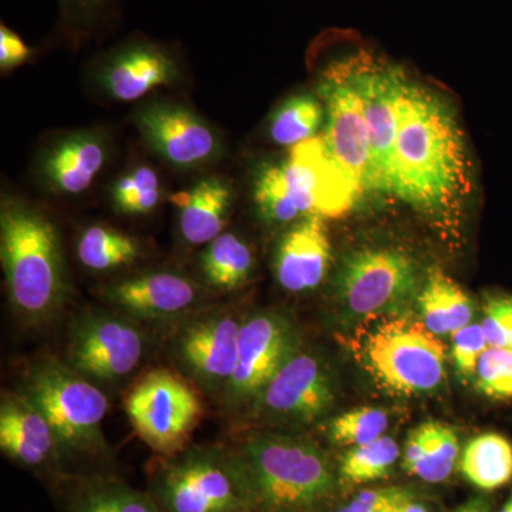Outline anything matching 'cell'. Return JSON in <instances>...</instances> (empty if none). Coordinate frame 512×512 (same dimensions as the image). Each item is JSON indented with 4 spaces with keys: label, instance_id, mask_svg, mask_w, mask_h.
I'll use <instances>...</instances> for the list:
<instances>
[{
    "label": "cell",
    "instance_id": "cell-1",
    "mask_svg": "<svg viewBox=\"0 0 512 512\" xmlns=\"http://www.w3.org/2000/svg\"><path fill=\"white\" fill-rule=\"evenodd\" d=\"M470 188V163L456 114L427 87L409 82L400 103L392 195L429 215L451 211Z\"/></svg>",
    "mask_w": 512,
    "mask_h": 512
},
{
    "label": "cell",
    "instance_id": "cell-2",
    "mask_svg": "<svg viewBox=\"0 0 512 512\" xmlns=\"http://www.w3.org/2000/svg\"><path fill=\"white\" fill-rule=\"evenodd\" d=\"M254 512H322L339 477L311 440L258 436L231 451Z\"/></svg>",
    "mask_w": 512,
    "mask_h": 512
},
{
    "label": "cell",
    "instance_id": "cell-3",
    "mask_svg": "<svg viewBox=\"0 0 512 512\" xmlns=\"http://www.w3.org/2000/svg\"><path fill=\"white\" fill-rule=\"evenodd\" d=\"M254 200L266 221L289 224L312 215H345L360 195L330 157L323 138L313 137L292 147L282 163L259 171Z\"/></svg>",
    "mask_w": 512,
    "mask_h": 512
},
{
    "label": "cell",
    "instance_id": "cell-4",
    "mask_svg": "<svg viewBox=\"0 0 512 512\" xmlns=\"http://www.w3.org/2000/svg\"><path fill=\"white\" fill-rule=\"evenodd\" d=\"M0 254L13 306L33 319L55 311L66 278L59 235L49 218L25 202H3Z\"/></svg>",
    "mask_w": 512,
    "mask_h": 512
},
{
    "label": "cell",
    "instance_id": "cell-5",
    "mask_svg": "<svg viewBox=\"0 0 512 512\" xmlns=\"http://www.w3.org/2000/svg\"><path fill=\"white\" fill-rule=\"evenodd\" d=\"M363 367L389 392H433L446 377V348L434 333L409 318H384L356 340Z\"/></svg>",
    "mask_w": 512,
    "mask_h": 512
},
{
    "label": "cell",
    "instance_id": "cell-6",
    "mask_svg": "<svg viewBox=\"0 0 512 512\" xmlns=\"http://www.w3.org/2000/svg\"><path fill=\"white\" fill-rule=\"evenodd\" d=\"M151 491L161 512H254L231 451L191 448L157 464Z\"/></svg>",
    "mask_w": 512,
    "mask_h": 512
},
{
    "label": "cell",
    "instance_id": "cell-7",
    "mask_svg": "<svg viewBox=\"0 0 512 512\" xmlns=\"http://www.w3.org/2000/svg\"><path fill=\"white\" fill-rule=\"evenodd\" d=\"M345 53L369 133L372 153L369 192L392 195L400 103L410 80L403 67L377 55L370 47L357 46Z\"/></svg>",
    "mask_w": 512,
    "mask_h": 512
},
{
    "label": "cell",
    "instance_id": "cell-8",
    "mask_svg": "<svg viewBox=\"0 0 512 512\" xmlns=\"http://www.w3.org/2000/svg\"><path fill=\"white\" fill-rule=\"evenodd\" d=\"M26 396L49 421L60 450L93 451L103 446L101 423L109 400L99 387L66 367L49 365L30 377Z\"/></svg>",
    "mask_w": 512,
    "mask_h": 512
},
{
    "label": "cell",
    "instance_id": "cell-9",
    "mask_svg": "<svg viewBox=\"0 0 512 512\" xmlns=\"http://www.w3.org/2000/svg\"><path fill=\"white\" fill-rule=\"evenodd\" d=\"M126 412L134 430L163 457L184 450L202 416L197 392L167 369L147 373L126 397Z\"/></svg>",
    "mask_w": 512,
    "mask_h": 512
},
{
    "label": "cell",
    "instance_id": "cell-10",
    "mask_svg": "<svg viewBox=\"0 0 512 512\" xmlns=\"http://www.w3.org/2000/svg\"><path fill=\"white\" fill-rule=\"evenodd\" d=\"M322 76L319 94L326 111L322 138L330 157L362 197L369 192L372 153L362 100L346 53L333 59Z\"/></svg>",
    "mask_w": 512,
    "mask_h": 512
},
{
    "label": "cell",
    "instance_id": "cell-11",
    "mask_svg": "<svg viewBox=\"0 0 512 512\" xmlns=\"http://www.w3.org/2000/svg\"><path fill=\"white\" fill-rule=\"evenodd\" d=\"M419 269L409 255L396 249H363L343 261L339 298L352 315H392L412 299Z\"/></svg>",
    "mask_w": 512,
    "mask_h": 512
},
{
    "label": "cell",
    "instance_id": "cell-12",
    "mask_svg": "<svg viewBox=\"0 0 512 512\" xmlns=\"http://www.w3.org/2000/svg\"><path fill=\"white\" fill-rule=\"evenodd\" d=\"M298 350V332L284 316L266 312L242 320L237 366L224 390L227 402L254 406L269 380Z\"/></svg>",
    "mask_w": 512,
    "mask_h": 512
},
{
    "label": "cell",
    "instance_id": "cell-13",
    "mask_svg": "<svg viewBox=\"0 0 512 512\" xmlns=\"http://www.w3.org/2000/svg\"><path fill=\"white\" fill-rule=\"evenodd\" d=\"M333 402L335 392L325 365L298 350L266 384L254 410L268 423L305 426L325 416Z\"/></svg>",
    "mask_w": 512,
    "mask_h": 512
},
{
    "label": "cell",
    "instance_id": "cell-14",
    "mask_svg": "<svg viewBox=\"0 0 512 512\" xmlns=\"http://www.w3.org/2000/svg\"><path fill=\"white\" fill-rule=\"evenodd\" d=\"M144 352L146 339L133 323L113 316H94L74 332L69 356L82 375L114 382L134 372Z\"/></svg>",
    "mask_w": 512,
    "mask_h": 512
},
{
    "label": "cell",
    "instance_id": "cell-15",
    "mask_svg": "<svg viewBox=\"0 0 512 512\" xmlns=\"http://www.w3.org/2000/svg\"><path fill=\"white\" fill-rule=\"evenodd\" d=\"M136 124L144 140L174 167H200L220 151L214 130L184 107L151 104L138 111Z\"/></svg>",
    "mask_w": 512,
    "mask_h": 512
},
{
    "label": "cell",
    "instance_id": "cell-16",
    "mask_svg": "<svg viewBox=\"0 0 512 512\" xmlns=\"http://www.w3.org/2000/svg\"><path fill=\"white\" fill-rule=\"evenodd\" d=\"M242 320L229 313H212L195 320L178 339V356L205 389H227L238 359Z\"/></svg>",
    "mask_w": 512,
    "mask_h": 512
},
{
    "label": "cell",
    "instance_id": "cell-17",
    "mask_svg": "<svg viewBox=\"0 0 512 512\" xmlns=\"http://www.w3.org/2000/svg\"><path fill=\"white\" fill-rule=\"evenodd\" d=\"M101 84L114 100L136 101L177 79L178 63L167 46L147 39L128 40L104 59Z\"/></svg>",
    "mask_w": 512,
    "mask_h": 512
},
{
    "label": "cell",
    "instance_id": "cell-18",
    "mask_svg": "<svg viewBox=\"0 0 512 512\" xmlns=\"http://www.w3.org/2000/svg\"><path fill=\"white\" fill-rule=\"evenodd\" d=\"M332 247L325 218H302L282 237L276 248L275 275L288 292L318 288L329 271Z\"/></svg>",
    "mask_w": 512,
    "mask_h": 512
},
{
    "label": "cell",
    "instance_id": "cell-19",
    "mask_svg": "<svg viewBox=\"0 0 512 512\" xmlns=\"http://www.w3.org/2000/svg\"><path fill=\"white\" fill-rule=\"evenodd\" d=\"M0 447L6 456L30 468H42L53 463L60 450L55 431L28 396L3 399Z\"/></svg>",
    "mask_w": 512,
    "mask_h": 512
},
{
    "label": "cell",
    "instance_id": "cell-20",
    "mask_svg": "<svg viewBox=\"0 0 512 512\" xmlns=\"http://www.w3.org/2000/svg\"><path fill=\"white\" fill-rule=\"evenodd\" d=\"M106 298L131 315L164 319L188 311L197 301L198 291L184 276L153 272L109 286Z\"/></svg>",
    "mask_w": 512,
    "mask_h": 512
},
{
    "label": "cell",
    "instance_id": "cell-21",
    "mask_svg": "<svg viewBox=\"0 0 512 512\" xmlns=\"http://www.w3.org/2000/svg\"><path fill=\"white\" fill-rule=\"evenodd\" d=\"M107 161V143L96 133H74L57 141L43 157L42 173L62 195L83 194Z\"/></svg>",
    "mask_w": 512,
    "mask_h": 512
},
{
    "label": "cell",
    "instance_id": "cell-22",
    "mask_svg": "<svg viewBox=\"0 0 512 512\" xmlns=\"http://www.w3.org/2000/svg\"><path fill=\"white\" fill-rule=\"evenodd\" d=\"M171 202L180 211L181 234L192 245L220 237L232 205V190L220 177H208L188 190L175 192Z\"/></svg>",
    "mask_w": 512,
    "mask_h": 512
},
{
    "label": "cell",
    "instance_id": "cell-23",
    "mask_svg": "<svg viewBox=\"0 0 512 512\" xmlns=\"http://www.w3.org/2000/svg\"><path fill=\"white\" fill-rule=\"evenodd\" d=\"M456 431L439 421H427L410 433L402 454V468L424 483L440 484L456 471L460 461Z\"/></svg>",
    "mask_w": 512,
    "mask_h": 512
},
{
    "label": "cell",
    "instance_id": "cell-24",
    "mask_svg": "<svg viewBox=\"0 0 512 512\" xmlns=\"http://www.w3.org/2000/svg\"><path fill=\"white\" fill-rule=\"evenodd\" d=\"M417 305L424 326L436 336L453 335L473 323V301L440 268L430 269Z\"/></svg>",
    "mask_w": 512,
    "mask_h": 512
},
{
    "label": "cell",
    "instance_id": "cell-25",
    "mask_svg": "<svg viewBox=\"0 0 512 512\" xmlns=\"http://www.w3.org/2000/svg\"><path fill=\"white\" fill-rule=\"evenodd\" d=\"M458 470L478 490L495 491L512 481V444L497 433H485L468 441Z\"/></svg>",
    "mask_w": 512,
    "mask_h": 512
},
{
    "label": "cell",
    "instance_id": "cell-26",
    "mask_svg": "<svg viewBox=\"0 0 512 512\" xmlns=\"http://www.w3.org/2000/svg\"><path fill=\"white\" fill-rule=\"evenodd\" d=\"M69 512H161L153 495L109 477L84 478L67 500Z\"/></svg>",
    "mask_w": 512,
    "mask_h": 512
},
{
    "label": "cell",
    "instance_id": "cell-27",
    "mask_svg": "<svg viewBox=\"0 0 512 512\" xmlns=\"http://www.w3.org/2000/svg\"><path fill=\"white\" fill-rule=\"evenodd\" d=\"M201 268L208 284L221 291H232L247 284L254 268V256L237 235L221 234L202 254Z\"/></svg>",
    "mask_w": 512,
    "mask_h": 512
},
{
    "label": "cell",
    "instance_id": "cell-28",
    "mask_svg": "<svg viewBox=\"0 0 512 512\" xmlns=\"http://www.w3.org/2000/svg\"><path fill=\"white\" fill-rule=\"evenodd\" d=\"M140 255L136 238L101 225L87 228L77 244V256L90 271H111L131 265Z\"/></svg>",
    "mask_w": 512,
    "mask_h": 512
},
{
    "label": "cell",
    "instance_id": "cell-29",
    "mask_svg": "<svg viewBox=\"0 0 512 512\" xmlns=\"http://www.w3.org/2000/svg\"><path fill=\"white\" fill-rule=\"evenodd\" d=\"M402 457L399 444L389 436L346 451L339 464V483L363 485L383 480L392 474L394 464Z\"/></svg>",
    "mask_w": 512,
    "mask_h": 512
},
{
    "label": "cell",
    "instance_id": "cell-30",
    "mask_svg": "<svg viewBox=\"0 0 512 512\" xmlns=\"http://www.w3.org/2000/svg\"><path fill=\"white\" fill-rule=\"evenodd\" d=\"M325 106L312 94L285 101L271 119V138L281 147H295L316 137L325 119Z\"/></svg>",
    "mask_w": 512,
    "mask_h": 512
},
{
    "label": "cell",
    "instance_id": "cell-31",
    "mask_svg": "<svg viewBox=\"0 0 512 512\" xmlns=\"http://www.w3.org/2000/svg\"><path fill=\"white\" fill-rule=\"evenodd\" d=\"M160 178L153 168L140 165L128 171L114 184L111 197L117 210L128 215H146L160 204Z\"/></svg>",
    "mask_w": 512,
    "mask_h": 512
},
{
    "label": "cell",
    "instance_id": "cell-32",
    "mask_svg": "<svg viewBox=\"0 0 512 512\" xmlns=\"http://www.w3.org/2000/svg\"><path fill=\"white\" fill-rule=\"evenodd\" d=\"M389 429V416L379 407H359L332 420L329 437L336 446L356 447L382 439Z\"/></svg>",
    "mask_w": 512,
    "mask_h": 512
},
{
    "label": "cell",
    "instance_id": "cell-33",
    "mask_svg": "<svg viewBox=\"0 0 512 512\" xmlns=\"http://www.w3.org/2000/svg\"><path fill=\"white\" fill-rule=\"evenodd\" d=\"M116 0H60V23L73 37L93 35L110 22Z\"/></svg>",
    "mask_w": 512,
    "mask_h": 512
},
{
    "label": "cell",
    "instance_id": "cell-34",
    "mask_svg": "<svg viewBox=\"0 0 512 512\" xmlns=\"http://www.w3.org/2000/svg\"><path fill=\"white\" fill-rule=\"evenodd\" d=\"M474 382L484 396L512 399V349L488 346L478 362Z\"/></svg>",
    "mask_w": 512,
    "mask_h": 512
},
{
    "label": "cell",
    "instance_id": "cell-35",
    "mask_svg": "<svg viewBox=\"0 0 512 512\" xmlns=\"http://www.w3.org/2000/svg\"><path fill=\"white\" fill-rule=\"evenodd\" d=\"M451 336H453L451 353H453L458 375L463 376L464 379H473L476 376L478 362L488 348L481 323H470Z\"/></svg>",
    "mask_w": 512,
    "mask_h": 512
},
{
    "label": "cell",
    "instance_id": "cell-36",
    "mask_svg": "<svg viewBox=\"0 0 512 512\" xmlns=\"http://www.w3.org/2000/svg\"><path fill=\"white\" fill-rule=\"evenodd\" d=\"M484 330L490 348L512 349V298H493L484 306Z\"/></svg>",
    "mask_w": 512,
    "mask_h": 512
},
{
    "label": "cell",
    "instance_id": "cell-37",
    "mask_svg": "<svg viewBox=\"0 0 512 512\" xmlns=\"http://www.w3.org/2000/svg\"><path fill=\"white\" fill-rule=\"evenodd\" d=\"M414 493L407 487L369 488L359 491L348 503L340 505L335 512H392L394 505Z\"/></svg>",
    "mask_w": 512,
    "mask_h": 512
},
{
    "label": "cell",
    "instance_id": "cell-38",
    "mask_svg": "<svg viewBox=\"0 0 512 512\" xmlns=\"http://www.w3.org/2000/svg\"><path fill=\"white\" fill-rule=\"evenodd\" d=\"M32 56V47L26 45L25 40L15 30L2 23L0 26V67L3 72H9V70L22 66Z\"/></svg>",
    "mask_w": 512,
    "mask_h": 512
},
{
    "label": "cell",
    "instance_id": "cell-39",
    "mask_svg": "<svg viewBox=\"0 0 512 512\" xmlns=\"http://www.w3.org/2000/svg\"><path fill=\"white\" fill-rule=\"evenodd\" d=\"M392 512H434V510L429 504L421 501L419 495L413 493L394 505Z\"/></svg>",
    "mask_w": 512,
    "mask_h": 512
},
{
    "label": "cell",
    "instance_id": "cell-40",
    "mask_svg": "<svg viewBox=\"0 0 512 512\" xmlns=\"http://www.w3.org/2000/svg\"><path fill=\"white\" fill-rule=\"evenodd\" d=\"M451 512H493L491 503L483 497L471 498L466 503L458 505Z\"/></svg>",
    "mask_w": 512,
    "mask_h": 512
},
{
    "label": "cell",
    "instance_id": "cell-41",
    "mask_svg": "<svg viewBox=\"0 0 512 512\" xmlns=\"http://www.w3.org/2000/svg\"><path fill=\"white\" fill-rule=\"evenodd\" d=\"M500 512H512V494L508 497V500L505 501L503 507H501Z\"/></svg>",
    "mask_w": 512,
    "mask_h": 512
}]
</instances>
